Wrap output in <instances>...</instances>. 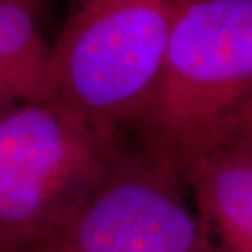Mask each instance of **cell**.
<instances>
[{
	"mask_svg": "<svg viewBox=\"0 0 252 252\" xmlns=\"http://www.w3.org/2000/svg\"><path fill=\"white\" fill-rule=\"evenodd\" d=\"M184 185L185 174L160 154L120 149L54 252H218Z\"/></svg>",
	"mask_w": 252,
	"mask_h": 252,
	"instance_id": "4",
	"label": "cell"
},
{
	"mask_svg": "<svg viewBox=\"0 0 252 252\" xmlns=\"http://www.w3.org/2000/svg\"><path fill=\"white\" fill-rule=\"evenodd\" d=\"M120 153L58 100L0 107V252H54Z\"/></svg>",
	"mask_w": 252,
	"mask_h": 252,
	"instance_id": "2",
	"label": "cell"
},
{
	"mask_svg": "<svg viewBox=\"0 0 252 252\" xmlns=\"http://www.w3.org/2000/svg\"><path fill=\"white\" fill-rule=\"evenodd\" d=\"M252 100V0L179 5L159 84L134 126L182 170L226 144Z\"/></svg>",
	"mask_w": 252,
	"mask_h": 252,
	"instance_id": "1",
	"label": "cell"
},
{
	"mask_svg": "<svg viewBox=\"0 0 252 252\" xmlns=\"http://www.w3.org/2000/svg\"><path fill=\"white\" fill-rule=\"evenodd\" d=\"M13 2L22 3V5H25V7H28L30 10H33L34 13H38V10L41 8L48 0H13Z\"/></svg>",
	"mask_w": 252,
	"mask_h": 252,
	"instance_id": "8",
	"label": "cell"
},
{
	"mask_svg": "<svg viewBox=\"0 0 252 252\" xmlns=\"http://www.w3.org/2000/svg\"><path fill=\"white\" fill-rule=\"evenodd\" d=\"M177 0H79L49 46V97L118 141L162 74Z\"/></svg>",
	"mask_w": 252,
	"mask_h": 252,
	"instance_id": "3",
	"label": "cell"
},
{
	"mask_svg": "<svg viewBox=\"0 0 252 252\" xmlns=\"http://www.w3.org/2000/svg\"><path fill=\"white\" fill-rule=\"evenodd\" d=\"M224 146L239 151L252 160V100L239 117L233 133H231Z\"/></svg>",
	"mask_w": 252,
	"mask_h": 252,
	"instance_id": "7",
	"label": "cell"
},
{
	"mask_svg": "<svg viewBox=\"0 0 252 252\" xmlns=\"http://www.w3.org/2000/svg\"><path fill=\"white\" fill-rule=\"evenodd\" d=\"M49 44L36 13L13 0H0V107L49 102Z\"/></svg>",
	"mask_w": 252,
	"mask_h": 252,
	"instance_id": "6",
	"label": "cell"
},
{
	"mask_svg": "<svg viewBox=\"0 0 252 252\" xmlns=\"http://www.w3.org/2000/svg\"><path fill=\"white\" fill-rule=\"evenodd\" d=\"M185 177L218 252H252V160L221 146L191 162Z\"/></svg>",
	"mask_w": 252,
	"mask_h": 252,
	"instance_id": "5",
	"label": "cell"
},
{
	"mask_svg": "<svg viewBox=\"0 0 252 252\" xmlns=\"http://www.w3.org/2000/svg\"><path fill=\"white\" fill-rule=\"evenodd\" d=\"M184 2H185V0H177V3H179V5H180V3H184Z\"/></svg>",
	"mask_w": 252,
	"mask_h": 252,
	"instance_id": "9",
	"label": "cell"
}]
</instances>
